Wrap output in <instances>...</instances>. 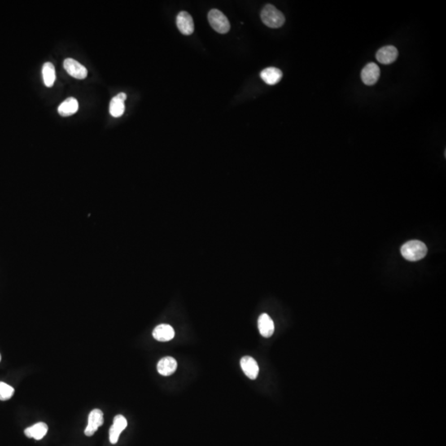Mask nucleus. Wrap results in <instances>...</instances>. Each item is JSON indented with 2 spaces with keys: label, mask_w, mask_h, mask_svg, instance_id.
Returning a JSON list of instances; mask_svg holds the SVG:
<instances>
[{
  "label": "nucleus",
  "mask_w": 446,
  "mask_h": 446,
  "mask_svg": "<svg viewBox=\"0 0 446 446\" xmlns=\"http://www.w3.org/2000/svg\"><path fill=\"white\" fill-rule=\"evenodd\" d=\"M380 76V70L375 63H369L362 70L361 79L366 85H373L378 82Z\"/></svg>",
  "instance_id": "obj_8"
},
{
  "label": "nucleus",
  "mask_w": 446,
  "mask_h": 446,
  "mask_svg": "<svg viewBox=\"0 0 446 446\" xmlns=\"http://www.w3.org/2000/svg\"><path fill=\"white\" fill-rule=\"evenodd\" d=\"M401 253L406 260L409 261H418L423 259L427 254V247L420 241H410L404 244L401 248Z\"/></svg>",
  "instance_id": "obj_1"
},
{
  "label": "nucleus",
  "mask_w": 446,
  "mask_h": 446,
  "mask_svg": "<svg viewBox=\"0 0 446 446\" xmlns=\"http://www.w3.org/2000/svg\"><path fill=\"white\" fill-rule=\"evenodd\" d=\"M261 20L263 23L271 28H278L285 23V15L277 10L273 5H267L262 10Z\"/></svg>",
  "instance_id": "obj_2"
},
{
  "label": "nucleus",
  "mask_w": 446,
  "mask_h": 446,
  "mask_svg": "<svg viewBox=\"0 0 446 446\" xmlns=\"http://www.w3.org/2000/svg\"><path fill=\"white\" fill-rule=\"evenodd\" d=\"M64 68L69 75L78 80H84L87 77L88 71L83 65L75 60L67 58L64 61Z\"/></svg>",
  "instance_id": "obj_5"
},
{
  "label": "nucleus",
  "mask_w": 446,
  "mask_h": 446,
  "mask_svg": "<svg viewBox=\"0 0 446 446\" xmlns=\"http://www.w3.org/2000/svg\"><path fill=\"white\" fill-rule=\"evenodd\" d=\"M260 77L264 83L269 85L278 84L283 77L282 71L275 67H269L264 69L260 73Z\"/></svg>",
  "instance_id": "obj_15"
},
{
  "label": "nucleus",
  "mask_w": 446,
  "mask_h": 446,
  "mask_svg": "<svg viewBox=\"0 0 446 446\" xmlns=\"http://www.w3.org/2000/svg\"><path fill=\"white\" fill-rule=\"evenodd\" d=\"M258 327L260 334L265 338L272 337L274 332V324L270 316L266 313L261 314L258 320Z\"/></svg>",
  "instance_id": "obj_14"
},
{
  "label": "nucleus",
  "mask_w": 446,
  "mask_h": 446,
  "mask_svg": "<svg viewBox=\"0 0 446 446\" xmlns=\"http://www.w3.org/2000/svg\"><path fill=\"white\" fill-rule=\"evenodd\" d=\"M210 25L212 26L216 32L225 34L229 32L231 28L230 23L228 18L218 10H210L207 15Z\"/></svg>",
  "instance_id": "obj_3"
},
{
  "label": "nucleus",
  "mask_w": 446,
  "mask_h": 446,
  "mask_svg": "<svg viewBox=\"0 0 446 446\" xmlns=\"http://www.w3.org/2000/svg\"><path fill=\"white\" fill-rule=\"evenodd\" d=\"M178 28L182 34L189 36L194 31V23L191 15L187 12H180L176 19Z\"/></svg>",
  "instance_id": "obj_7"
},
{
  "label": "nucleus",
  "mask_w": 446,
  "mask_h": 446,
  "mask_svg": "<svg viewBox=\"0 0 446 446\" xmlns=\"http://www.w3.org/2000/svg\"><path fill=\"white\" fill-rule=\"evenodd\" d=\"M79 109V102L75 98H68L62 102L58 107V113L62 117H69L77 113Z\"/></svg>",
  "instance_id": "obj_17"
},
{
  "label": "nucleus",
  "mask_w": 446,
  "mask_h": 446,
  "mask_svg": "<svg viewBox=\"0 0 446 446\" xmlns=\"http://www.w3.org/2000/svg\"><path fill=\"white\" fill-rule=\"evenodd\" d=\"M55 66L50 62H46L42 66V79L46 87H52L55 81Z\"/></svg>",
  "instance_id": "obj_18"
},
{
  "label": "nucleus",
  "mask_w": 446,
  "mask_h": 446,
  "mask_svg": "<svg viewBox=\"0 0 446 446\" xmlns=\"http://www.w3.org/2000/svg\"><path fill=\"white\" fill-rule=\"evenodd\" d=\"M128 426V421L122 415L114 417V423L109 430V440L111 444H117L123 430Z\"/></svg>",
  "instance_id": "obj_6"
},
{
  "label": "nucleus",
  "mask_w": 446,
  "mask_h": 446,
  "mask_svg": "<svg viewBox=\"0 0 446 446\" xmlns=\"http://www.w3.org/2000/svg\"><path fill=\"white\" fill-rule=\"evenodd\" d=\"M47 431V425L44 422H38L33 426L27 428L24 433H25L26 436L28 438H33L37 440H40V439H43Z\"/></svg>",
  "instance_id": "obj_16"
},
{
  "label": "nucleus",
  "mask_w": 446,
  "mask_h": 446,
  "mask_svg": "<svg viewBox=\"0 0 446 446\" xmlns=\"http://www.w3.org/2000/svg\"><path fill=\"white\" fill-rule=\"evenodd\" d=\"M0 360H1V355H0Z\"/></svg>",
  "instance_id": "obj_20"
},
{
  "label": "nucleus",
  "mask_w": 446,
  "mask_h": 446,
  "mask_svg": "<svg viewBox=\"0 0 446 446\" xmlns=\"http://www.w3.org/2000/svg\"><path fill=\"white\" fill-rule=\"evenodd\" d=\"M103 421H104L103 413L100 409H93L91 411L89 415L88 425L84 430L85 435L92 436L98 430V428L102 426Z\"/></svg>",
  "instance_id": "obj_4"
},
{
  "label": "nucleus",
  "mask_w": 446,
  "mask_h": 446,
  "mask_svg": "<svg viewBox=\"0 0 446 446\" xmlns=\"http://www.w3.org/2000/svg\"><path fill=\"white\" fill-rule=\"evenodd\" d=\"M398 57H399V50L394 46L382 47L376 54V59L378 60V62L384 65L394 63Z\"/></svg>",
  "instance_id": "obj_9"
},
{
  "label": "nucleus",
  "mask_w": 446,
  "mask_h": 446,
  "mask_svg": "<svg viewBox=\"0 0 446 446\" xmlns=\"http://www.w3.org/2000/svg\"><path fill=\"white\" fill-rule=\"evenodd\" d=\"M127 94L120 93L112 98L109 105V113L114 118H120L125 112V100Z\"/></svg>",
  "instance_id": "obj_10"
},
{
  "label": "nucleus",
  "mask_w": 446,
  "mask_h": 446,
  "mask_svg": "<svg viewBox=\"0 0 446 446\" xmlns=\"http://www.w3.org/2000/svg\"><path fill=\"white\" fill-rule=\"evenodd\" d=\"M14 394V387L6 382H0V401L10 400Z\"/></svg>",
  "instance_id": "obj_19"
},
{
  "label": "nucleus",
  "mask_w": 446,
  "mask_h": 446,
  "mask_svg": "<svg viewBox=\"0 0 446 446\" xmlns=\"http://www.w3.org/2000/svg\"><path fill=\"white\" fill-rule=\"evenodd\" d=\"M241 367L244 373L250 379H255L259 374V366L254 358L244 356L241 360Z\"/></svg>",
  "instance_id": "obj_11"
},
{
  "label": "nucleus",
  "mask_w": 446,
  "mask_h": 446,
  "mask_svg": "<svg viewBox=\"0 0 446 446\" xmlns=\"http://www.w3.org/2000/svg\"><path fill=\"white\" fill-rule=\"evenodd\" d=\"M178 364L176 359L171 356L162 358L157 364V370L159 374L170 376L173 374L177 369Z\"/></svg>",
  "instance_id": "obj_13"
},
{
  "label": "nucleus",
  "mask_w": 446,
  "mask_h": 446,
  "mask_svg": "<svg viewBox=\"0 0 446 446\" xmlns=\"http://www.w3.org/2000/svg\"><path fill=\"white\" fill-rule=\"evenodd\" d=\"M153 337L160 342H170L175 337V330L171 325L161 324L153 330Z\"/></svg>",
  "instance_id": "obj_12"
}]
</instances>
